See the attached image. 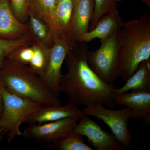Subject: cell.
<instances>
[{
    "mask_svg": "<svg viewBox=\"0 0 150 150\" xmlns=\"http://www.w3.org/2000/svg\"><path fill=\"white\" fill-rule=\"evenodd\" d=\"M74 0H57L54 19L55 39L68 35L74 10Z\"/></svg>",
    "mask_w": 150,
    "mask_h": 150,
    "instance_id": "2e32d148",
    "label": "cell"
},
{
    "mask_svg": "<svg viewBox=\"0 0 150 150\" xmlns=\"http://www.w3.org/2000/svg\"><path fill=\"white\" fill-rule=\"evenodd\" d=\"M4 134L2 130L0 127V144H1L3 139V134Z\"/></svg>",
    "mask_w": 150,
    "mask_h": 150,
    "instance_id": "484cf974",
    "label": "cell"
},
{
    "mask_svg": "<svg viewBox=\"0 0 150 150\" xmlns=\"http://www.w3.org/2000/svg\"><path fill=\"white\" fill-rule=\"evenodd\" d=\"M76 124L74 131L86 137L88 142L98 150H122L124 147L112 134L105 131L99 125L84 115Z\"/></svg>",
    "mask_w": 150,
    "mask_h": 150,
    "instance_id": "9c48e42d",
    "label": "cell"
},
{
    "mask_svg": "<svg viewBox=\"0 0 150 150\" xmlns=\"http://www.w3.org/2000/svg\"><path fill=\"white\" fill-rule=\"evenodd\" d=\"M29 34L27 23L14 14L10 0H0V38L15 39Z\"/></svg>",
    "mask_w": 150,
    "mask_h": 150,
    "instance_id": "4fadbf2b",
    "label": "cell"
},
{
    "mask_svg": "<svg viewBox=\"0 0 150 150\" xmlns=\"http://www.w3.org/2000/svg\"><path fill=\"white\" fill-rule=\"evenodd\" d=\"M78 43L66 35L55 39L51 47L48 64L41 79L57 96L61 93L59 85L63 63L69 51Z\"/></svg>",
    "mask_w": 150,
    "mask_h": 150,
    "instance_id": "52a82bcc",
    "label": "cell"
},
{
    "mask_svg": "<svg viewBox=\"0 0 150 150\" xmlns=\"http://www.w3.org/2000/svg\"><path fill=\"white\" fill-rule=\"evenodd\" d=\"M94 0H79L74 4L68 36L80 43L81 36L87 32L93 15Z\"/></svg>",
    "mask_w": 150,
    "mask_h": 150,
    "instance_id": "7c38bea8",
    "label": "cell"
},
{
    "mask_svg": "<svg viewBox=\"0 0 150 150\" xmlns=\"http://www.w3.org/2000/svg\"><path fill=\"white\" fill-rule=\"evenodd\" d=\"M130 91L150 92V59L142 62L124 85L115 89V95Z\"/></svg>",
    "mask_w": 150,
    "mask_h": 150,
    "instance_id": "9a60e30c",
    "label": "cell"
},
{
    "mask_svg": "<svg viewBox=\"0 0 150 150\" xmlns=\"http://www.w3.org/2000/svg\"><path fill=\"white\" fill-rule=\"evenodd\" d=\"M33 55V48L30 45L22 46L13 51L7 57L21 64L29 65Z\"/></svg>",
    "mask_w": 150,
    "mask_h": 150,
    "instance_id": "603a6c76",
    "label": "cell"
},
{
    "mask_svg": "<svg viewBox=\"0 0 150 150\" xmlns=\"http://www.w3.org/2000/svg\"><path fill=\"white\" fill-rule=\"evenodd\" d=\"M80 119L67 118L57 121L29 125L22 132L21 136L27 140L40 144L54 143L74 130Z\"/></svg>",
    "mask_w": 150,
    "mask_h": 150,
    "instance_id": "ba28073f",
    "label": "cell"
},
{
    "mask_svg": "<svg viewBox=\"0 0 150 150\" xmlns=\"http://www.w3.org/2000/svg\"><path fill=\"white\" fill-rule=\"evenodd\" d=\"M119 32L100 40V48L95 51H88L87 55L92 69L103 82L110 85H114L118 77Z\"/></svg>",
    "mask_w": 150,
    "mask_h": 150,
    "instance_id": "5b68a950",
    "label": "cell"
},
{
    "mask_svg": "<svg viewBox=\"0 0 150 150\" xmlns=\"http://www.w3.org/2000/svg\"><path fill=\"white\" fill-rule=\"evenodd\" d=\"M79 0H74V4H75V3H76L77 2H78V1H79Z\"/></svg>",
    "mask_w": 150,
    "mask_h": 150,
    "instance_id": "f1b7e54d",
    "label": "cell"
},
{
    "mask_svg": "<svg viewBox=\"0 0 150 150\" xmlns=\"http://www.w3.org/2000/svg\"><path fill=\"white\" fill-rule=\"evenodd\" d=\"M84 115L79 106L71 103L64 105L43 104L26 118L25 123L28 125L40 124L67 118L80 119Z\"/></svg>",
    "mask_w": 150,
    "mask_h": 150,
    "instance_id": "30bf717a",
    "label": "cell"
},
{
    "mask_svg": "<svg viewBox=\"0 0 150 150\" xmlns=\"http://www.w3.org/2000/svg\"><path fill=\"white\" fill-rule=\"evenodd\" d=\"M2 98L0 127L4 134H7L8 142H11L16 137L21 136V125L42 104L15 95L6 88L2 91Z\"/></svg>",
    "mask_w": 150,
    "mask_h": 150,
    "instance_id": "277c9868",
    "label": "cell"
},
{
    "mask_svg": "<svg viewBox=\"0 0 150 150\" xmlns=\"http://www.w3.org/2000/svg\"><path fill=\"white\" fill-rule=\"evenodd\" d=\"M150 15L123 22L119 32L118 77L126 81L142 62L150 59Z\"/></svg>",
    "mask_w": 150,
    "mask_h": 150,
    "instance_id": "7a4b0ae2",
    "label": "cell"
},
{
    "mask_svg": "<svg viewBox=\"0 0 150 150\" xmlns=\"http://www.w3.org/2000/svg\"><path fill=\"white\" fill-rule=\"evenodd\" d=\"M0 75L6 88L11 93L42 105H62L59 97L28 66L6 58Z\"/></svg>",
    "mask_w": 150,
    "mask_h": 150,
    "instance_id": "3957f363",
    "label": "cell"
},
{
    "mask_svg": "<svg viewBox=\"0 0 150 150\" xmlns=\"http://www.w3.org/2000/svg\"><path fill=\"white\" fill-rule=\"evenodd\" d=\"M116 105H123L131 110L130 118L150 123V92L131 91L116 95Z\"/></svg>",
    "mask_w": 150,
    "mask_h": 150,
    "instance_id": "8fae6325",
    "label": "cell"
},
{
    "mask_svg": "<svg viewBox=\"0 0 150 150\" xmlns=\"http://www.w3.org/2000/svg\"><path fill=\"white\" fill-rule=\"evenodd\" d=\"M31 45L33 48V55L28 67L41 78L44 74L48 64L51 47L34 41H32Z\"/></svg>",
    "mask_w": 150,
    "mask_h": 150,
    "instance_id": "d6986e66",
    "label": "cell"
},
{
    "mask_svg": "<svg viewBox=\"0 0 150 150\" xmlns=\"http://www.w3.org/2000/svg\"><path fill=\"white\" fill-rule=\"evenodd\" d=\"M56 148L60 150H93L85 143L82 136L74 130L54 142Z\"/></svg>",
    "mask_w": 150,
    "mask_h": 150,
    "instance_id": "ffe728a7",
    "label": "cell"
},
{
    "mask_svg": "<svg viewBox=\"0 0 150 150\" xmlns=\"http://www.w3.org/2000/svg\"><path fill=\"white\" fill-rule=\"evenodd\" d=\"M123 23L118 11L106 13L100 18L93 29L81 36L80 43H88L96 38L102 40L110 37L120 31Z\"/></svg>",
    "mask_w": 150,
    "mask_h": 150,
    "instance_id": "5bb4252c",
    "label": "cell"
},
{
    "mask_svg": "<svg viewBox=\"0 0 150 150\" xmlns=\"http://www.w3.org/2000/svg\"><path fill=\"white\" fill-rule=\"evenodd\" d=\"M57 0H29L31 10L51 28L55 39L54 12Z\"/></svg>",
    "mask_w": 150,
    "mask_h": 150,
    "instance_id": "ac0fdd59",
    "label": "cell"
},
{
    "mask_svg": "<svg viewBox=\"0 0 150 150\" xmlns=\"http://www.w3.org/2000/svg\"><path fill=\"white\" fill-rule=\"evenodd\" d=\"M14 14L19 21L25 23L28 19L29 0H10Z\"/></svg>",
    "mask_w": 150,
    "mask_h": 150,
    "instance_id": "cb8c5ba5",
    "label": "cell"
},
{
    "mask_svg": "<svg viewBox=\"0 0 150 150\" xmlns=\"http://www.w3.org/2000/svg\"><path fill=\"white\" fill-rule=\"evenodd\" d=\"M83 115L92 116L107 124L112 134L124 147H129L132 142V136L128 127L131 110L125 107L118 110L105 108L100 103H94L86 106L82 110Z\"/></svg>",
    "mask_w": 150,
    "mask_h": 150,
    "instance_id": "8992f818",
    "label": "cell"
},
{
    "mask_svg": "<svg viewBox=\"0 0 150 150\" xmlns=\"http://www.w3.org/2000/svg\"><path fill=\"white\" fill-rule=\"evenodd\" d=\"M115 1L116 2H121L122 1H124V0H115Z\"/></svg>",
    "mask_w": 150,
    "mask_h": 150,
    "instance_id": "83f0119b",
    "label": "cell"
},
{
    "mask_svg": "<svg viewBox=\"0 0 150 150\" xmlns=\"http://www.w3.org/2000/svg\"><path fill=\"white\" fill-rule=\"evenodd\" d=\"M28 20L27 24L33 41L51 47L55 38L48 25L30 9L28 10Z\"/></svg>",
    "mask_w": 150,
    "mask_h": 150,
    "instance_id": "e0dca14e",
    "label": "cell"
},
{
    "mask_svg": "<svg viewBox=\"0 0 150 150\" xmlns=\"http://www.w3.org/2000/svg\"><path fill=\"white\" fill-rule=\"evenodd\" d=\"M143 3H145L149 7H150V0H141Z\"/></svg>",
    "mask_w": 150,
    "mask_h": 150,
    "instance_id": "4316f807",
    "label": "cell"
},
{
    "mask_svg": "<svg viewBox=\"0 0 150 150\" xmlns=\"http://www.w3.org/2000/svg\"><path fill=\"white\" fill-rule=\"evenodd\" d=\"M33 41L30 34L15 39L0 38V69L6 58L18 48L31 44Z\"/></svg>",
    "mask_w": 150,
    "mask_h": 150,
    "instance_id": "44dd1931",
    "label": "cell"
},
{
    "mask_svg": "<svg viewBox=\"0 0 150 150\" xmlns=\"http://www.w3.org/2000/svg\"><path fill=\"white\" fill-rule=\"evenodd\" d=\"M94 3L93 15L89 30L93 29L100 18L104 15L108 13L118 11L117 2L115 0H94Z\"/></svg>",
    "mask_w": 150,
    "mask_h": 150,
    "instance_id": "7402d4cb",
    "label": "cell"
},
{
    "mask_svg": "<svg viewBox=\"0 0 150 150\" xmlns=\"http://www.w3.org/2000/svg\"><path fill=\"white\" fill-rule=\"evenodd\" d=\"M88 51L85 43H79L69 51L65 60L68 71L61 78L60 92L76 106L98 102L115 108L117 87L105 83L92 69L87 59Z\"/></svg>",
    "mask_w": 150,
    "mask_h": 150,
    "instance_id": "6da1fadb",
    "label": "cell"
},
{
    "mask_svg": "<svg viewBox=\"0 0 150 150\" xmlns=\"http://www.w3.org/2000/svg\"><path fill=\"white\" fill-rule=\"evenodd\" d=\"M5 88L2 79L0 75V115L1 113L3 108L2 91Z\"/></svg>",
    "mask_w": 150,
    "mask_h": 150,
    "instance_id": "d4e9b609",
    "label": "cell"
}]
</instances>
